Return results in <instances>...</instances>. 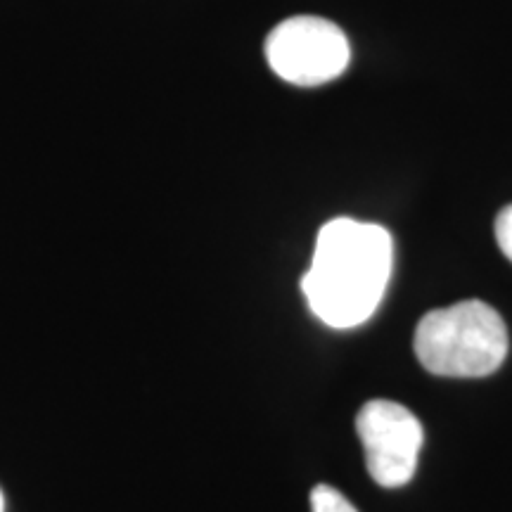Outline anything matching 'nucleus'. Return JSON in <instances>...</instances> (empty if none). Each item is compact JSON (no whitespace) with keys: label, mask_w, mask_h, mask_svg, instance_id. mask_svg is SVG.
Instances as JSON below:
<instances>
[{"label":"nucleus","mask_w":512,"mask_h":512,"mask_svg":"<svg viewBox=\"0 0 512 512\" xmlns=\"http://www.w3.org/2000/svg\"><path fill=\"white\" fill-rule=\"evenodd\" d=\"M496 240L501 252L512 261V204H508L496 219Z\"/></svg>","instance_id":"nucleus-6"},{"label":"nucleus","mask_w":512,"mask_h":512,"mask_svg":"<svg viewBox=\"0 0 512 512\" xmlns=\"http://www.w3.org/2000/svg\"><path fill=\"white\" fill-rule=\"evenodd\" d=\"M394 242L377 223L335 219L320 228L302 292L318 320L337 330L366 323L392 278Z\"/></svg>","instance_id":"nucleus-1"},{"label":"nucleus","mask_w":512,"mask_h":512,"mask_svg":"<svg viewBox=\"0 0 512 512\" xmlns=\"http://www.w3.org/2000/svg\"><path fill=\"white\" fill-rule=\"evenodd\" d=\"M266 60L283 81L299 88H316L344 74L351 48L335 22L297 15L280 22L268 34Z\"/></svg>","instance_id":"nucleus-3"},{"label":"nucleus","mask_w":512,"mask_h":512,"mask_svg":"<svg viewBox=\"0 0 512 512\" xmlns=\"http://www.w3.org/2000/svg\"><path fill=\"white\" fill-rule=\"evenodd\" d=\"M0 512H5V498H3V491H0Z\"/></svg>","instance_id":"nucleus-7"},{"label":"nucleus","mask_w":512,"mask_h":512,"mask_svg":"<svg viewBox=\"0 0 512 512\" xmlns=\"http://www.w3.org/2000/svg\"><path fill=\"white\" fill-rule=\"evenodd\" d=\"M427 373L439 377H486L508 356V328L494 306L465 299L420 318L413 342Z\"/></svg>","instance_id":"nucleus-2"},{"label":"nucleus","mask_w":512,"mask_h":512,"mask_svg":"<svg viewBox=\"0 0 512 512\" xmlns=\"http://www.w3.org/2000/svg\"><path fill=\"white\" fill-rule=\"evenodd\" d=\"M356 430L377 484L399 489L411 482L422 448V425L406 406L387 399L368 401L358 411Z\"/></svg>","instance_id":"nucleus-4"},{"label":"nucleus","mask_w":512,"mask_h":512,"mask_svg":"<svg viewBox=\"0 0 512 512\" xmlns=\"http://www.w3.org/2000/svg\"><path fill=\"white\" fill-rule=\"evenodd\" d=\"M311 512H358L342 491L328 484H318L311 491Z\"/></svg>","instance_id":"nucleus-5"}]
</instances>
